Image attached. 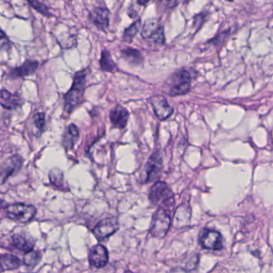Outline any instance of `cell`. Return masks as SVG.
I'll return each mask as SVG.
<instances>
[{"label":"cell","instance_id":"1","mask_svg":"<svg viewBox=\"0 0 273 273\" xmlns=\"http://www.w3.org/2000/svg\"><path fill=\"white\" fill-rule=\"evenodd\" d=\"M86 75V70L79 71L75 74L71 90L65 96V110L67 113H71L83 100Z\"/></svg>","mask_w":273,"mask_h":273},{"label":"cell","instance_id":"2","mask_svg":"<svg viewBox=\"0 0 273 273\" xmlns=\"http://www.w3.org/2000/svg\"><path fill=\"white\" fill-rule=\"evenodd\" d=\"M149 197L154 205L165 209L170 214L174 209V196L172 190L164 182H158L154 184L150 190Z\"/></svg>","mask_w":273,"mask_h":273},{"label":"cell","instance_id":"3","mask_svg":"<svg viewBox=\"0 0 273 273\" xmlns=\"http://www.w3.org/2000/svg\"><path fill=\"white\" fill-rule=\"evenodd\" d=\"M170 225V213L163 208H158L153 217L150 233L153 237L164 238L169 232Z\"/></svg>","mask_w":273,"mask_h":273},{"label":"cell","instance_id":"4","mask_svg":"<svg viewBox=\"0 0 273 273\" xmlns=\"http://www.w3.org/2000/svg\"><path fill=\"white\" fill-rule=\"evenodd\" d=\"M191 89V76L187 71H180L172 76L168 94L170 96H179L187 94Z\"/></svg>","mask_w":273,"mask_h":273},{"label":"cell","instance_id":"5","mask_svg":"<svg viewBox=\"0 0 273 273\" xmlns=\"http://www.w3.org/2000/svg\"><path fill=\"white\" fill-rule=\"evenodd\" d=\"M9 218L20 223H27L32 220L36 214V209L33 205L25 204H14L7 207Z\"/></svg>","mask_w":273,"mask_h":273},{"label":"cell","instance_id":"6","mask_svg":"<svg viewBox=\"0 0 273 273\" xmlns=\"http://www.w3.org/2000/svg\"><path fill=\"white\" fill-rule=\"evenodd\" d=\"M141 36L143 37V39L158 45H163L164 43V29L163 25L154 19L145 22L141 30Z\"/></svg>","mask_w":273,"mask_h":273},{"label":"cell","instance_id":"7","mask_svg":"<svg viewBox=\"0 0 273 273\" xmlns=\"http://www.w3.org/2000/svg\"><path fill=\"white\" fill-rule=\"evenodd\" d=\"M200 244L205 249L221 250L224 247L223 237L218 231L205 228L200 234Z\"/></svg>","mask_w":273,"mask_h":273},{"label":"cell","instance_id":"8","mask_svg":"<svg viewBox=\"0 0 273 273\" xmlns=\"http://www.w3.org/2000/svg\"><path fill=\"white\" fill-rule=\"evenodd\" d=\"M119 225L115 218H108L98 222L93 229V233L98 241L108 238L118 230Z\"/></svg>","mask_w":273,"mask_h":273},{"label":"cell","instance_id":"9","mask_svg":"<svg viewBox=\"0 0 273 273\" xmlns=\"http://www.w3.org/2000/svg\"><path fill=\"white\" fill-rule=\"evenodd\" d=\"M163 169V158L158 153H154L144 168L143 181L146 183L154 182L160 175Z\"/></svg>","mask_w":273,"mask_h":273},{"label":"cell","instance_id":"10","mask_svg":"<svg viewBox=\"0 0 273 273\" xmlns=\"http://www.w3.org/2000/svg\"><path fill=\"white\" fill-rule=\"evenodd\" d=\"M154 113L160 120L169 118L173 113V108L167 102L166 98L162 95H154L149 99Z\"/></svg>","mask_w":273,"mask_h":273},{"label":"cell","instance_id":"11","mask_svg":"<svg viewBox=\"0 0 273 273\" xmlns=\"http://www.w3.org/2000/svg\"><path fill=\"white\" fill-rule=\"evenodd\" d=\"M109 261V253L107 247L103 245L93 246L89 253V262L90 265L97 269H102Z\"/></svg>","mask_w":273,"mask_h":273},{"label":"cell","instance_id":"12","mask_svg":"<svg viewBox=\"0 0 273 273\" xmlns=\"http://www.w3.org/2000/svg\"><path fill=\"white\" fill-rule=\"evenodd\" d=\"M23 164L22 158L19 156H14L2 164L0 169V183H3L8 179V177L17 173Z\"/></svg>","mask_w":273,"mask_h":273},{"label":"cell","instance_id":"13","mask_svg":"<svg viewBox=\"0 0 273 273\" xmlns=\"http://www.w3.org/2000/svg\"><path fill=\"white\" fill-rule=\"evenodd\" d=\"M10 246L12 249L26 254L34 249V241L25 235L15 234L11 237Z\"/></svg>","mask_w":273,"mask_h":273},{"label":"cell","instance_id":"14","mask_svg":"<svg viewBox=\"0 0 273 273\" xmlns=\"http://www.w3.org/2000/svg\"><path fill=\"white\" fill-rule=\"evenodd\" d=\"M109 117L113 126L118 129H123L128 122L129 112L126 108L117 105L110 111Z\"/></svg>","mask_w":273,"mask_h":273},{"label":"cell","instance_id":"15","mask_svg":"<svg viewBox=\"0 0 273 273\" xmlns=\"http://www.w3.org/2000/svg\"><path fill=\"white\" fill-rule=\"evenodd\" d=\"M90 20L99 29L105 30L109 26V11L103 7H97L90 13Z\"/></svg>","mask_w":273,"mask_h":273},{"label":"cell","instance_id":"16","mask_svg":"<svg viewBox=\"0 0 273 273\" xmlns=\"http://www.w3.org/2000/svg\"><path fill=\"white\" fill-rule=\"evenodd\" d=\"M23 103L22 98L17 94H11L7 90L0 91V105L7 109H16Z\"/></svg>","mask_w":273,"mask_h":273},{"label":"cell","instance_id":"17","mask_svg":"<svg viewBox=\"0 0 273 273\" xmlns=\"http://www.w3.org/2000/svg\"><path fill=\"white\" fill-rule=\"evenodd\" d=\"M39 66V62L36 61L27 60L20 67L15 68L11 71V76L12 78L26 77L28 75H32L35 72Z\"/></svg>","mask_w":273,"mask_h":273},{"label":"cell","instance_id":"18","mask_svg":"<svg viewBox=\"0 0 273 273\" xmlns=\"http://www.w3.org/2000/svg\"><path fill=\"white\" fill-rule=\"evenodd\" d=\"M79 138V131L77 126L75 124H71L67 127L64 136L62 145L66 150H71L75 146V143L77 142Z\"/></svg>","mask_w":273,"mask_h":273},{"label":"cell","instance_id":"19","mask_svg":"<svg viewBox=\"0 0 273 273\" xmlns=\"http://www.w3.org/2000/svg\"><path fill=\"white\" fill-rule=\"evenodd\" d=\"M21 265V260L17 256L10 254L0 255V269L2 271L15 270Z\"/></svg>","mask_w":273,"mask_h":273},{"label":"cell","instance_id":"20","mask_svg":"<svg viewBox=\"0 0 273 273\" xmlns=\"http://www.w3.org/2000/svg\"><path fill=\"white\" fill-rule=\"evenodd\" d=\"M122 55L124 59H126L131 65L138 66L143 62V56L137 50L125 48L122 51Z\"/></svg>","mask_w":273,"mask_h":273},{"label":"cell","instance_id":"21","mask_svg":"<svg viewBox=\"0 0 273 273\" xmlns=\"http://www.w3.org/2000/svg\"><path fill=\"white\" fill-rule=\"evenodd\" d=\"M101 69L106 72H113L116 71L115 62L112 59L110 54L106 50L102 53V57L100 59Z\"/></svg>","mask_w":273,"mask_h":273},{"label":"cell","instance_id":"22","mask_svg":"<svg viewBox=\"0 0 273 273\" xmlns=\"http://www.w3.org/2000/svg\"><path fill=\"white\" fill-rule=\"evenodd\" d=\"M50 180L52 185L55 186L56 188L61 190H66V185L64 183V178L63 174L61 171L55 169L51 171L50 173Z\"/></svg>","mask_w":273,"mask_h":273},{"label":"cell","instance_id":"23","mask_svg":"<svg viewBox=\"0 0 273 273\" xmlns=\"http://www.w3.org/2000/svg\"><path fill=\"white\" fill-rule=\"evenodd\" d=\"M140 27H141V21L137 20V21L135 22L131 26L129 27L124 31L123 40L127 43L132 42L135 35L138 32Z\"/></svg>","mask_w":273,"mask_h":273},{"label":"cell","instance_id":"24","mask_svg":"<svg viewBox=\"0 0 273 273\" xmlns=\"http://www.w3.org/2000/svg\"><path fill=\"white\" fill-rule=\"evenodd\" d=\"M40 259L41 254L39 252L32 250V251L25 254L24 263L27 266L33 268V267L35 266L39 262Z\"/></svg>","mask_w":273,"mask_h":273},{"label":"cell","instance_id":"25","mask_svg":"<svg viewBox=\"0 0 273 273\" xmlns=\"http://www.w3.org/2000/svg\"><path fill=\"white\" fill-rule=\"evenodd\" d=\"M27 2H29L30 7L39 11V13L43 14L46 16H50L48 7L43 2H41L40 0H27Z\"/></svg>","mask_w":273,"mask_h":273},{"label":"cell","instance_id":"26","mask_svg":"<svg viewBox=\"0 0 273 273\" xmlns=\"http://www.w3.org/2000/svg\"><path fill=\"white\" fill-rule=\"evenodd\" d=\"M34 126L39 131H43L45 126V114L43 113H37L34 117Z\"/></svg>","mask_w":273,"mask_h":273},{"label":"cell","instance_id":"27","mask_svg":"<svg viewBox=\"0 0 273 273\" xmlns=\"http://www.w3.org/2000/svg\"><path fill=\"white\" fill-rule=\"evenodd\" d=\"M11 48V43L7 35L0 29V49L7 51Z\"/></svg>","mask_w":273,"mask_h":273},{"label":"cell","instance_id":"28","mask_svg":"<svg viewBox=\"0 0 273 273\" xmlns=\"http://www.w3.org/2000/svg\"><path fill=\"white\" fill-rule=\"evenodd\" d=\"M159 2L163 9H171L177 4V0H159Z\"/></svg>","mask_w":273,"mask_h":273},{"label":"cell","instance_id":"29","mask_svg":"<svg viewBox=\"0 0 273 273\" xmlns=\"http://www.w3.org/2000/svg\"><path fill=\"white\" fill-rule=\"evenodd\" d=\"M128 14L130 17L135 18L136 15V11H134L132 8H130L129 9Z\"/></svg>","mask_w":273,"mask_h":273},{"label":"cell","instance_id":"30","mask_svg":"<svg viewBox=\"0 0 273 273\" xmlns=\"http://www.w3.org/2000/svg\"><path fill=\"white\" fill-rule=\"evenodd\" d=\"M150 0H137V3L139 5H145L147 4L148 2H150Z\"/></svg>","mask_w":273,"mask_h":273},{"label":"cell","instance_id":"31","mask_svg":"<svg viewBox=\"0 0 273 273\" xmlns=\"http://www.w3.org/2000/svg\"><path fill=\"white\" fill-rule=\"evenodd\" d=\"M6 205H7V204L5 203V201L0 199V208H4Z\"/></svg>","mask_w":273,"mask_h":273},{"label":"cell","instance_id":"32","mask_svg":"<svg viewBox=\"0 0 273 273\" xmlns=\"http://www.w3.org/2000/svg\"><path fill=\"white\" fill-rule=\"evenodd\" d=\"M133 273V272H131V271H126V272H125V273Z\"/></svg>","mask_w":273,"mask_h":273},{"label":"cell","instance_id":"33","mask_svg":"<svg viewBox=\"0 0 273 273\" xmlns=\"http://www.w3.org/2000/svg\"><path fill=\"white\" fill-rule=\"evenodd\" d=\"M226 1H228V2H233L234 0H226Z\"/></svg>","mask_w":273,"mask_h":273}]
</instances>
